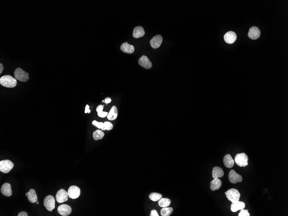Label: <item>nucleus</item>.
<instances>
[{
	"instance_id": "f257e3e1",
	"label": "nucleus",
	"mask_w": 288,
	"mask_h": 216,
	"mask_svg": "<svg viewBox=\"0 0 288 216\" xmlns=\"http://www.w3.org/2000/svg\"><path fill=\"white\" fill-rule=\"evenodd\" d=\"M0 84L6 88H14L17 86V79L10 75H5L0 78Z\"/></svg>"
},
{
	"instance_id": "f03ea898",
	"label": "nucleus",
	"mask_w": 288,
	"mask_h": 216,
	"mask_svg": "<svg viewBox=\"0 0 288 216\" xmlns=\"http://www.w3.org/2000/svg\"><path fill=\"white\" fill-rule=\"evenodd\" d=\"M225 194L228 199L233 203L237 202L240 199V193L238 190L234 188L228 190Z\"/></svg>"
},
{
	"instance_id": "7ed1b4c3",
	"label": "nucleus",
	"mask_w": 288,
	"mask_h": 216,
	"mask_svg": "<svg viewBox=\"0 0 288 216\" xmlns=\"http://www.w3.org/2000/svg\"><path fill=\"white\" fill-rule=\"evenodd\" d=\"M249 158L245 153H239L236 154L235 158V161L236 164L240 167H244L249 164Z\"/></svg>"
},
{
	"instance_id": "20e7f679",
	"label": "nucleus",
	"mask_w": 288,
	"mask_h": 216,
	"mask_svg": "<svg viewBox=\"0 0 288 216\" xmlns=\"http://www.w3.org/2000/svg\"><path fill=\"white\" fill-rule=\"evenodd\" d=\"M15 78L17 80L22 82H26L29 79V74L22 70L20 68H18L15 70Z\"/></svg>"
},
{
	"instance_id": "39448f33",
	"label": "nucleus",
	"mask_w": 288,
	"mask_h": 216,
	"mask_svg": "<svg viewBox=\"0 0 288 216\" xmlns=\"http://www.w3.org/2000/svg\"><path fill=\"white\" fill-rule=\"evenodd\" d=\"M14 166V163L9 160H3L0 162V171L4 174L9 173Z\"/></svg>"
},
{
	"instance_id": "423d86ee",
	"label": "nucleus",
	"mask_w": 288,
	"mask_h": 216,
	"mask_svg": "<svg viewBox=\"0 0 288 216\" xmlns=\"http://www.w3.org/2000/svg\"><path fill=\"white\" fill-rule=\"evenodd\" d=\"M55 201L54 197L52 195H48L44 199V206L48 211L52 212L53 210L55 208Z\"/></svg>"
},
{
	"instance_id": "0eeeda50",
	"label": "nucleus",
	"mask_w": 288,
	"mask_h": 216,
	"mask_svg": "<svg viewBox=\"0 0 288 216\" xmlns=\"http://www.w3.org/2000/svg\"><path fill=\"white\" fill-rule=\"evenodd\" d=\"M229 179L230 182L233 184L241 182L242 181V176L238 174L234 170L230 171L229 174Z\"/></svg>"
},
{
	"instance_id": "6e6552de",
	"label": "nucleus",
	"mask_w": 288,
	"mask_h": 216,
	"mask_svg": "<svg viewBox=\"0 0 288 216\" xmlns=\"http://www.w3.org/2000/svg\"><path fill=\"white\" fill-rule=\"evenodd\" d=\"M68 194L70 198L72 199H76L78 198L80 196V189L78 186H71L68 190Z\"/></svg>"
},
{
	"instance_id": "1a4fd4ad",
	"label": "nucleus",
	"mask_w": 288,
	"mask_h": 216,
	"mask_svg": "<svg viewBox=\"0 0 288 216\" xmlns=\"http://www.w3.org/2000/svg\"><path fill=\"white\" fill-rule=\"evenodd\" d=\"M68 192L63 189H61L57 192L56 195L57 202L59 203H62L68 200Z\"/></svg>"
},
{
	"instance_id": "9d476101",
	"label": "nucleus",
	"mask_w": 288,
	"mask_h": 216,
	"mask_svg": "<svg viewBox=\"0 0 288 216\" xmlns=\"http://www.w3.org/2000/svg\"><path fill=\"white\" fill-rule=\"evenodd\" d=\"M163 42V37L161 35H157L153 37L150 41L151 46L154 49L159 48Z\"/></svg>"
},
{
	"instance_id": "9b49d317",
	"label": "nucleus",
	"mask_w": 288,
	"mask_h": 216,
	"mask_svg": "<svg viewBox=\"0 0 288 216\" xmlns=\"http://www.w3.org/2000/svg\"><path fill=\"white\" fill-rule=\"evenodd\" d=\"M58 211L61 216H67L69 215L71 213L72 208L68 205L63 204L58 207Z\"/></svg>"
},
{
	"instance_id": "f8f14e48",
	"label": "nucleus",
	"mask_w": 288,
	"mask_h": 216,
	"mask_svg": "<svg viewBox=\"0 0 288 216\" xmlns=\"http://www.w3.org/2000/svg\"><path fill=\"white\" fill-rule=\"evenodd\" d=\"M138 62L140 66L147 69H149L152 67V63L146 56L143 55L141 57Z\"/></svg>"
},
{
	"instance_id": "ddd939ff",
	"label": "nucleus",
	"mask_w": 288,
	"mask_h": 216,
	"mask_svg": "<svg viewBox=\"0 0 288 216\" xmlns=\"http://www.w3.org/2000/svg\"><path fill=\"white\" fill-rule=\"evenodd\" d=\"M224 39L226 42L227 43L233 44L237 39V35L235 32L229 31L224 35Z\"/></svg>"
},
{
	"instance_id": "4468645a",
	"label": "nucleus",
	"mask_w": 288,
	"mask_h": 216,
	"mask_svg": "<svg viewBox=\"0 0 288 216\" xmlns=\"http://www.w3.org/2000/svg\"><path fill=\"white\" fill-rule=\"evenodd\" d=\"M261 35V31L256 26H253L249 29L248 36L251 39L256 40L260 37Z\"/></svg>"
},
{
	"instance_id": "2eb2a0df",
	"label": "nucleus",
	"mask_w": 288,
	"mask_h": 216,
	"mask_svg": "<svg viewBox=\"0 0 288 216\" xmlns=\"http://www.w3.org/2000/svg\"><path fill=\"white\" fill-rule=\"evenodd\" d=\"M120 50H122V52L125 53L131 54L133 53L135 50V48L134 46L132 45H130L128 43L124 42L122 43L120 46Z\"/></svg>"
},
{
	"instance_id": "dca6fc26",
	"label": "nucleus",
	"mask_w": 288,
	"mask_h": 216,
	"mask_svg": "<svg viewBox=\"0 0 288 216\" xmlns=\"http://www.w3.org/2000/svg\"><path fill=\"white\" fill-rule=\"evenodd\" d=\"M11 185L10 184L5 183L2 186L1 188V191L3 195L6 197L11 196L12 194Z\"/></svg>"
},
{
	"instance_id": "f3484780",
	"label": "nucleus",
	"mask_w": 288,
	"mask_h": 216,
	"mask_svg": "<svg viewBox=\"0 0 288 216\" xmlns=\"http://www.w3.org/2000/svg\"><path fill=\"white\" fill-rule=\"evenodd\" d=\"M223 162L224 166L227 168H231L234 165V160L230 154H226L224 157Z\"/></svg>"
},
{
	"instance_id": "a211bd4d",
	"label": "nucleus",
	"mask_w": 288,
	"mask_h": 216,
	"mask_svg": "<svg viewBox=\"0 0 288 216\" xmlns=\"http://www.w3.org/2000/svg\"><path fill=\"white\" fill-rule=\"evenodd\" d=\"M145 34V30L143 27L137 26L133 29V36L134 38H138L142 37Z\"/></svg>"
},
{
	"instance_id": "6ab92c4d",
	"label": "nucleus",
	"mask_w": 288,
	"mask_h": 216,
	"mask_svg": "<svg viewBox=\"0 0 288 216\" xmlns=\"http://www.w3.org/2000/svg\"><path fill=\"white\" fill-rule=\"evenodd\" d=\"M223 170L218 166H215L213 169L212 177L214 179H218L224 176Z\"/></svg>"
},
{
	"instance_id": "aec40b11",
	"label": "nucleus",
	"mask_w": 288,
	"mask_h": 216,
	"mask_svg": "<svg viewBox=\"0 0 288 216\" xmlns=\"http://www.w3.org/2000/svg\"><path fill=\"white\" fill-rule=\"evenodd\" d=\"M26 195L28 197L29 201L31 203H35L37 202L38 198L36 192L34 189H31L29 192H27Z\"/></svg>"
},
{
	"instance_id": "412c9836",
	"label": "nucleus",
	"mask_w": 288,
	"mask_h": 216,
	"mask_svg": "<svg viewBox=\"0 0 288 216\" xmlns=\"http://www.w3.org/2000/svg\"><path fill=\"white\" fill-rule=\"evenodd\" d=\"M246 207V205L245 203L241 201H238L237 202L233 203H232L231 205V210L233 212H236L238 211V210L244 209Z\"/></svg>"
},
{
	"instance_id": "4be33fe9",
	"label": "nucleus",
	"mask_w": 288,
	"mask_h": 216,
	"mask_svg": "<svg viewBox=\"0 0 288 216\" xmlns=\"http://www.w3.org/2000/svg\"><path fill=\"white\" fill-rule=\"evenodd\" d=\"M222 182L221 179H214L210 182V189L212 191H214L219 190L222 186Z\"/></svg>"
},
{
	"instance_id": "5701e85b",
	"label": "nucleus",
	"mask_w": 288,
	"mask_h": 216,
	"mask_svg": "<svg viewBox=\"0 0 288 216\" xmlns=\"http://www.w3.org/2000/svg\"><path fill=\"white\" fill-rule=\"evenodd\" d=\"M118 115V108L116 106L112 107L109 114L107 116V118L110 120H114L117 119Z\"/></svg>"
},
{
	"instance_id": "b1692460",
	"label": "nucleus",
	"mask_w": 288,
	"mask_h": 216,
	"mask_svg": "<svg viewBox=\"0 0 288 216\" xmlns=\"http://www.w3.org/2000/svg\"><path fill=\"white\" fill-rule=\"evenodd\" d=\"M105 135V133L101 130H97L94 131L93 133V137L94 140H98L102 139Z\"/></svg>"
},
{
	"instance_id": "393cba45",
	"label": "nucleus",
	"mask_w": 288,
	"mask_h": 216,
	"mask_svg": "<svg viewBox=\"0 0 288 216\" xmlns=\"http://www.w3.org/2000/svg\"><path fill=\"white\" fill-rule=\"evenodd\" d=\"M171 200L167 198H162L159 201L158 205L162 207H168L170 205Z\"/></svg>"
},
{
	"instance_id": "a878e982",
	"label": "nucleus",
	"mask_w": 288,
	"mask_h": 216,
	"mask_svg": "<svg viewBox=\"0 0 288 216\" xmlns=\"http://www.w3.org/2000/svg\"><path fill=\"white\" fill-rule=\"evenodd\" d=\"M173 212V208L172 207H163L161 210V214L162 216H169Z\"/></svg>"
},
{
	"instance_id": "bb28decb",
	"label": "nucleus",
	"mask_w": 288,
	"mask_h": 216,
	"mask_svg": "<svg viewBox=\"0 0 288 216\" xmlns=\"http://www.w3.org/2000/svg\"><path fill=\"white\" fill-rule=\"evenodd\" d=\"M149 198L153 202H157L162 198V195L157 192H152L149 196Z\"/></svg>"
},
{
	"instance_id": "cd10ccee",
	"label": "nucleus",
	"mask_w": 288,
	"mask_h": 216,
	"mask_svg": "<svg viewBox=\"0 0 288 216\" xmlns=\"http://www.w3.org/2000/svg\"><path fill=\"white\" fill-rule=\"evenodd\" d=\"M104 123V130H111L113 128L114 126L111 122L106 121Z\"/></svg>"
},
{
	"instance_id": "c85d7f7f",
	"label": "nucleus",
	"mask_w": 288,
	"mask_h": 216,
	"mask_svg": "<svg viewBox=\"0 0 288 216\" xmlns=\"http://www.w3.org/2000/svg\"><path fill=\"white\" fill-rule=\"evenodd\" d=\"M92 124L94 126L97 127L98 129H102V130H104V123L102 122H98L96 120H94L92 122Z\"/></svg>"
},
{
	"instance_id": "c756f323",
	"label": "nucleus",
	"mask_w": 288,
	"mask_h": 216,
	"mask_svg": "<svg viewBox=\"0 0 288 216\" xmlns=\"http://www.w3.org/2000/svg\"><path fill=\"white\" fill-rule=\"evenodd\" d=\"M238 216H250V214L249 213L248 210L244 209L241 210L240 212L238 214Z\"/></svg>"
},
{
	"instance_id": "7c9ffc66",
	"label": "nucleus",
	"mask_w": 288,
	"mask_h": 216,
	"mask_svg": "<svg viewBox=\"0 0 288 216\" xmlns=\"http://www.w3.org/2000/svg\"><path fill=\"white\" fill-rule=\"evenodd\" d=\"M108 114V113L107 112L102 111L98 113V115L99 117L102 118H105L106 116H107Z\"/></svg>"
},
{
	"instance_id": "2f4dec72",
	"label": "nucleus",
	"mask_w": 288,
	"mask_h": 216,
	"mask_svg": "<svg viewBox=\"0 0 288 216\" xmlns=\"http://www.w3.org/2000/svg\"><path fill=\"white\" fill-rule=\"evenodd\" d=\"M104 105H99L96 108V111L98 113L100 112L103 111V108H104Z\"/></svg>"
},
{
	"instance_id": "473e14b6",
	"label": "nucleus",
	"mask_w": 288,
	"mask_h": 216,
	"mask_svg": "<svg viewBox=\"0 0 288 216\" xmlns=\"http://www.w3.org/2000/svg\"><path fill=\"white\" fill-rule=\"evenodd\" d=\"M158 214V213L157 211L155 210H151V214H150V216H159Z\"/></svg>"
},
{
	"instance_id": "72a5a7b5",
	"label": "nucleus",
	"mask_w": 288,
	"mask_h": 216,
	"mask_svg": "<svg viewBox=\"0 0 288 216\" xmlns=\"http://www.w3.org/2000/svg\"><path fill=\"white\" fill-rule=\"evenodd\" d=\"M91 112V110H90V106H89V105H86L85 108V113L86 114V113H90Z\"/></svg>"
},
{
	"instance_id": "f704fd0d",
	"label": "nucleus",
	"mask_w": 288,
	"mask_h": 216,
	"mask_svg": "<svg viewBox=\"0 0 288 216\" xmlns=\"http://www.w3.org/2000/svg\"><path fill=\"white\" fill-rule=\"evenodd\" d=\"M28 214L25 211H22L18 214V216H27Z\"/></svg>"
},
{
	"instance_id": "c9c22d12",
	"label": "nucleus",
	"mask_w": 288,
	"mask_h": 216,
	"mask_svg": "<svg viewBox=\"0 0 288 216\" xmlns=\"http://www.w3.org/2000/svg\"><path fill=\"white\" fill-rule=\"evenodd\" d=\"M111 102V99L110 98H106L105 99V102L106 104H109Z\"/></svg>"
},
{
	"instance_id": "e433bc0d",
	"label": "nucleus",
	"mask_w": 288,
	"mask_h": 216,
	"mask_svg": "<svg viewBox=\"0 0 288 216\" xmlns=\"http://www.w3.org/2000/svg\"><path fill=\"white\" fill-rule=\"evenodd\" d=\"M3 70H4V66H3V64L2 63H0V74H2V72H3Z\"/></svg>"
},
{
	"instance_id": "4c0bfd02",
	"label": "nucleus",
	"mask_w": 288,
	"mask_h": 216,
	"mask_svg": "<svg viewBox=\"0 0 288 216\" xmlns=\"http://www.w3.org/2000/svg\"><path fill=\"white\" fill-rule=\"evenodd\" d=\"M38 204H39V202H37V205H38Z\"/></svg>"
}]
</instances>
